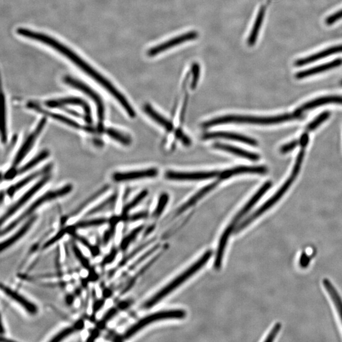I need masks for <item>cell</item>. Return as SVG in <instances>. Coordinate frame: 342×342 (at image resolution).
Masks as SVG:
<instances>
[{
    "label": "cell",
    "mask_w": 342,
    "mask_h": 342,
    "mask_svg": "<svg viewBox=\"0 0 342 342\" xmlns=\"http://www.w3.org/2000/svg\"><path fill=\"white\" fill-rule=\"evenodd\" d=\"M297 175H298V174L292 172L290 178L287 179L283 185L281 187L280 189H279L273 197H271L268 201L266 202L260 208L258 209L256 212H254L253 214H251L248 218H247L246 220H244L242 223L239 224L238 226L236 227L235 229H234L235 233H239V232L243 230V229L247 228L249 224H251L252 222L256 220L259 217H260L262 214L268 211V209L271 208L274 204H276L277 202L281 199V197L284 196V194L286 193V191L288 190V189L290 187L292 183H293L295 179L297 178Z\"/></svg>",
    "instance_id": "7"
},
{
    "label": "cell",
    "mask_w": 342,
    "mask_h": 342,
    "mask_svg": "<svg viewBox=\"0 0 342 342\" xmlns=\"http://www.w3.org/2000/svg\"><path fill=\"white\" fill-rule=\"evenodd\" d=\"M50 179H51V176H50L48 174L44 175L38 182H37L33 186H32L28 191H27L26 193L18 200V201H17L13 206L10 207V209L6 212V213H5L4 215L2 217V225H3L4 223H6L9 219L11 218V217L16 213V212L18 211L25 204H26L40 189H41L42 187L45 185L49 181Z\"/></svg>",
    "instance_id": "9"
},
{
    "label": "cell",
    "mask_w": 342,
    "mask_h": 342,
    "mask_svg": "<svg viewBox=\"0 0 342 342\" xmlns=\"http://www.w3.org/2000/svg\"><path fill=\"white\" fill-rule=\"evenodd\" d=\"M299 144H300V140H294L291 141V143L286 144L285 145H283L281 147L280 149L281 153H288V152L291 151L292 150L296 148Z\"/></svg>",
    "instance_id": "47"
},
{
    "label": "cell",
    "mask_w": 342,
    "mask_h": 342,
    "mask_svg": "<svg viewBox=\"0 0 342 342\" xmlns=\"http://www.w3.org/2000/svg\"><path fill=\"white\" fill-rule=\"evenodd\" d=\"M112 235V229H111V230H108L106 232V233L104 234V243L105 244H107L109 243L110 239H111V238Z\"/></svg>",
    "instance_id": "56"
},
{
    "label": "cell",
    "mask_w": 342,
    "mask_h": 342,
    "mask_svg": "<svg viewBox=\"0 0 342 342\" xmlns=\"http://www.w3.org/2000/svg\"><path fill=\"white\" fill-rule=\"evenodd\" d=\"M267 172L268 169L265 166H238L222 172L219 173V176L222 179H226L238 174L246 173L263 174L267 173Z\"/></svg>",
    "instance_id": "19"
},
{
    "label": "cell",
    "mask_w": 342,
    "mask_h": 342,
    "mask_svg": "<svg viewBox=\"0 0 342 342\" xmlns=\"http://www.w3.org/2000/svg\"><path fill=\"white\" fill-rule=\"evenodd\" d=\"M104 132L106 133L107 135L111 137V138L124 144V145H129L131 143V138L116 129L108 127V128L104 129Z\"/></svg>",
    "instance_id": "31"
},
{
    "label": "cell",
    "mask_w": 342,
    "mask_h": 342,
    "mask_svg": "<svg viewBox=\"0 0 342 342\" xmlns=\"http://www.w3.org/2000/svg\"><path fill=\"white\" fill-rule=\"evenodd\" d=\"M49 156L50 152L48 150H44V151L39 152L36 156L34 157L33 158L30 160L29 162H27L23 166L20 167L19 169H17V167L10 169L9 171L7 172V176L10 179H12L14 178L15 177L20 175V174L27 173V172L36 167L37 165L41 163L44 160L48 158Z\"/></svg>",
    "instance_id": "16"
},
{
    "label": "cell",
    "mask_w": 342,
    "mask_h": 342,
    "mask_svg": "<svg viewBox=\"0 0 342 342\" xmlns=\"http://www.w3.org/2000/svg\"><path fill=\"white\" fill-rule=\"evenodd\" d=\"M342 19V10L338 12H336L333 14H332L331 16L328 17V18L326 20V23L328 26H330L334 23V22L338 21V20Z\"/></svg>",
    "instance_id": "48"
},
{
    "label": "cell",
    "mask_w": 342,
    "mask_h": 342,
    "mask_svg": "<svg viewBox=\"0 0 342 342\" xmlns=\"http://www.w3.org/2000/svg\"><path fill=\"white\" fill-rule=\"evenodd\" d=\"M215 149L221 150V151L229 152V153L235 155L236 156L242 157L250 160L252 161H258L260 159L258 154L252 153V152L245 151V150L238 148V147L229 145V144L217 143L214 144Z\"/></svg>",
    "instance_id": "23"
},
{
    "label": "cell",
    "mask_w": 342,
    "mask_h": 342,
    "mask_svg": "<svg viewBox=\"0 0 342 342\" xmlns=\"http://www.w3.org/2000/svg\"><path fill=\"white\" fill-rule=\"evenodd\" d=\"M169 199V197L168 194L166 193L161 194V196L160 197L156 209L155 210L153 214L154 218H157L161 216L162 212H164V209L166 208L167 204L168 203Z\"/></svg>",
    "instance_id": "37"
},
{
    "label": "cell",
    "mask_w": 342,
    "mask_h": 342,
    "mask_svg": "<svg viewBox=\"0 0 342 342\" xmlns=\"http://www.w3.org/2000/svg\"><path fill=\"white\" fill-rule=\"evenodd\" d=\"M82 326H83V323H82V321H78L77 323L76 324V325H75V328L77 329H81L82 328Z\"/></svg>",
    "instance_id": "58"
},
{
    "label": "cell",
    "mask_w": 342,
    "mask_h": 342,
    "mask_svg": "<svg viewBox=\"0 0 342 342\" xmlns=\"http://www.w3.org/2000/svg\"><path fill=\"white\" fill-rule=\"evenodd\" d=\"M63 81L66 84L72 87L74 89H77L80 91L88 96L95 104L97 109V117H98V126L96 129V131L104 132V122L105 119V114H106V109L103 100L101 96L94 90L93 88L89 87L88 85L84 83V82L80 80L74 78V77L69 76H66L64 77Z\"/></svg>",
    "instance_id": "5"
},
{
    "label": "cell",
    "mask_w": 342,
    "mask_h": 342,
    "mask_svg": "<svg viewBox=\"0 0 342 342\" xmlns=\"http://www.w3.org/2000/svg\"><path fill=\"white\" fill-rule=\"evenodd\" d=\"M46 124V119L43 117L37 123L36 128L29 134L23 144H22L21 148L17 152L16 157L13 162V167H17L21 162L23 161L25 157L27 156L29 152L31 151L32 147L34 146L35 142L37 140L40 134L43 130L44 126Z\"/></svg>",
    "instance_id": "10"
},
{
    "label": "cell",
    "mask_w": 342,
    "mask_h": 342,
    "mask_svg": "<svg viewBox=\"0 0 342 342\" xmlns=\"http://www.w3.org/2000/svg\"><path fill=\"white\" fill-rule=\"evenodd\" d=\"M330 116V113L329 112H324L323 113L319 115V116L316 117L315 120H314L311 124L308 125V126L307 127L306 132L313 131L318 127L319 125L321 123H323L324 121H325Z\"/></svg>",
    "instance_id": "38"
},
{
    "label": "cell",
    "mask_w": 342,
    "mask_h": 342,
    "mask_svg": "<svg viewBox=\"0 0 342 342\" xmlns=\"http://www.w3.org/2000/svg\"><path fill=\"white\" fill-rule=\"evenodd\" d=\"M271 186L272 183L271 181L266 182L265 184H263V186H262L261 188L256 192V193L252 197L251 200L247 202L246 206H245L243 208L240 210V211L236 214L229 225L233 227V228H235L236 224L241 220V219L243 218V216H246V214L251 211L252 207H253L256 204L257 202L262 198V197L269 190V189L271 188Z\"/></svg>",
    "instance_id": "15"
},
{
    "label": "cell",
    "mask_w": 342,
    "mask_h": 342,
    "mask_svg": "<svg viewBox=\"0 0 342 342\" xmlns=\"http://www.w3.org/2000/svg\"><path fill=\"white\" fill-rule=\"evenodd\" d=\"M144 111L152 119L161 125L166 131H172L173 130L174 126L172 122L161 116L151 105L146 104L144 106Z\"/></svg>",
    "instance_id": "28"
},
{
    "label": "cell",
    "mask_w": 342,
    "mask_h": 342,
    "mask_svg": "<svg viewBox=\"0 0 342 342\" xmlns=\"http://www.w3.org/2000/svg\"><path fill=\"white\" fill-rule=\"evenodd\" d=\"M342 59H338L334 60V61L328 62V63L321 65V66L313 67V68L306 70L298 72L296 75L297 79H302L305 78V77L314 76V75L321 73V72L329 71V70L333 69L341 66Z\"/></svg>",
    "instance_id": "21"
},
{
    "label": "cell",
    "mask_w": 342,
    "mask_h": 342,
    "mask_svg": "<svg viewBox=\"0 0 342 342\" xmlns=\"http://www.w3.org/2000/svg\"><path fill=\"white\" fill-rule=\"evenodd\" d=\"M199 76H200V69L198 66L197 67L196 69L194 70L193 81H192L191 83L192 89H194V88H196L197 82L199 81Z\"/></svg>",
    "instance_id": "53"
},
{
    "label": "cell",
    "mask_w": 342,
    "mask_h": 342,
    "mask_svg": "<svg viewBox=\"0 0 342 342\" xmlns=\"http://www.w3.org/2000/svg\"><path fill=\"white\" fill-rule=\"evenodd\" d=\"M158 174L156 169L141 170L127 172H116L112 175V179L116 182H124L136 180L146 178H154Z\"/></svg>",
    "instance_id": "13"
},
{
    "label": "cell",
    "mask_w": 342,
    "mask_h": 342,
    "mask_svg": "<svg viewBox=\"0 0 342 342\" xmlns=\"http://www.w3.org/2000/svg\"><path fill=\"white\" fill-rule=\"evenodd\" d=\"M281 323H276L275 325L274 326L273 329H271L270 333H269L268 336H267L265 341L271 342L274 341V339H275L276 336H277V334H278L279 331L281 330Z\"/></svg>",
    "instance_id": "44"
},
{
    "label": "cell",
    "mask_w": 342,
    "mask_h": 342,
    "mask_svg": "<svg viewBox=\"0 0 342 342\" xmlns=\"http://www.w3.org/2000/svg\"><path fill=\"white\" fill-rule=\"evenodd\" d=\"M217 184H218V182H215V183L209 184V185H207L206 186L204 187L203 188H202L201 190L197 192V193L194 194L193 197H191V198L188 200V201H187L186 203H184L183 205V206L179 207L178 211H177L176 216L183 213L187 209H188L190 208L191 207L194 206L197 202H198L200 200L203 198L206 194L209 193L212 189L215 188Z\"/></svg>",
    "instance_id": "26"
},
{
    "label": "cell",
    "mask_w": 342,
    "mask_h": 342,
    "mask_svg": "<svg viewBox=\"0 0 342 342\" xmlns=\"http://www.w3.org/2000/svg\"><path fill=\"white\" fill-rule=\"evenodd\" d=\"M117 252L116 250H114L113 251L111 252V254L109 255L108 256L106 257V259L104 260V264H109L112 263L116 258Z\"/></svg>",
    "instance_id": "54"
},
{
    "label": "cell",
    "mask_w": 342,
    "mask_h": 342,
    "mask_svg": "<svg viewBox=\"0 0 342 342\" xmlns=\"http://www.w3.org/2000/svg\"><path fill=\"white\" fill-rule=\"evenodd\" d=\"M116 194H113V196L109 197L106 201L102 202V203L99 204L98 206L92 209L91 211L88 212V215L99 213V212H101L102 210L106 209V207L112 206V205L115 203V202L116 201Z\"/></svg>",
    "instance_id": "36"
},
{
    "label": "cell",
    "mask_w": 342,
    "mask_h": 342,
    "mask_svg": "<svg viewBox=\"0 0 342 342\" xmlns=\"http://www.w3.org/2000/svg\"><path fill=\"white\" fill-rule=\"evenodd\" d=\"M219 173L217 171L209 172H176L167 171L165 176L167 179L176 181H202L216 178Z\"/></svg>",
    "instance_id": "12"
},
{
    "label": "cell",
    "mask_w": 342,
    "mask_h": 342,
    "mask_svg": "<svg viewBox=\"0 0 342 342\" xmlns=\"http://www.w3.org/2000/svg\"><path fill=\"white\" fill-rule=\"evenodd\" d=\"M175 136L177 138L180 140L184 145H190L191 141L188 136H186L180 129H177L175 132Z\"/></svg>",
    "instance_id": "45"
},
{
    "label": "cell",
    "mask_w": 342,
    "mask_h": 342,
    "mask_svg": "<svg viewBox=\"0 0 342 342\" xmlns=\"http://www.w3.org/2000/svg\"><path fill=\"white\" fill-rule=\"evenodd\" d=\"M72 186L71 184H67V185L62 187L61 188L56 189V190L50 191L46 192V193L42 194L41 197L37 199L36 201H34L26 211L20 215L18 218L15 219L11 223H10L6 228L2 231V236H3L5 234H8L9 232L16 228L19 224L24 221L25 219H27L31 214L38 209L41 205L46 203L47 202L53 201L54 199L60 198V197L66 196L72 191Z\"/></svg>",
    "instance_id": "4"
},
{
    "label": "cell",
    "mask_w": 342,
    "mask_h": 342,
    "mask_svg": "<svg viewBox=\"0 0 342 342\" xmlns=\"http://www.w3.org/2000/svg\"><path fill=\"white\" fill-rule=\"evenodd\" d=\"M338 53H342V44L335 46L331 47V48L325 50V51L318 52L314 55H312L311 56L306 57V58L298 60L296 62V66L297 67H301L306 66L312 62L319 61V60L324 58L328 56H332V55Z\"/></svg>",
    "instance_id": "22"
},
{
    "label": "cell",
    "mask_w": 342,
    "mask_h": 342,
    "mask_svg": "<svg viewBox=\"0 0 342 342\" xmlns=\"http://www.w3.org/2000/svg\"><path fill=\"white\" fill-rule=\"evenodd\" d=\"M27 107L30 109L34 110V111L38 112L39 114L44 115V116L48 117H51V118L62 122V123L67 125V126L70 127H74V128L76 129L82 128L81 125L79 122L74 121V120L70 118V117L64 116V115L56 113V112L50 111L48 110L42 108L38 104L33 103V102H29L27 104Z\"/></svg>",
    "instance_id": "14"
},
{
    "label": "cell",
    "mask_w": 342,
    "mask_h": 342,
    "mask_svg": "<svg viewBox=\"0 0 342 342\" xmlns=\"http://www.w3.org/2000/svg\"><path fill=\"white\" fill-rule=\"evenodd\" d=\"M147 216H148V213L146 212H141L134 214V215L129 217L128 218L131 221H136L140 220L141 219L145 218Z\"/></svg>",
    "instance_id": "51"
},
{
    "label": "cell",
    "mask_w": 342,
    "mask_h": 342,
    "mask_svg": "<svg viewBox=\"0 0 342 342\" xmlns=\"http://www.w3.org/2000/svg\"><path fill=\"white\" fill-rule=\"evenodd\" d=\"M186 312L181 309H173V310L163 311L151 314L144 317L139 320L138 323L134 324L130 328L127 329L125 334V338H129L140 331L144 327L149 325L156 321L165 320V319H181L185 318Z\"/></svg>",
    "instance_id": "6"
},
{
    "label": "cell",
    "mask_w": 342,
    "mask_h": 342,
    "mask_svg": "<svg viewBox=\"0 0 342 342\" xmlns=\"http://www.w3.org/2000/svg\"><path fill=\"white\" fill-rule=\"evenodd\" d=\"M102 304H103V302L99 301L98 303L96 304V305L94 306V308H95L96 310H99V309L101 308V307L102 306Z\"/></svg>",
    "instance_id": "59"
},
{
    "label": "cell",
    "mask_w": 342,
    "mask_h": 342,
    "mask_svg": "<svg viewBox=\"0 0 342 342\" xmlns=\"http://www.w3.org/2000/svg\"><path fill=\"white\" fill-rule=\"evenodd\" d=\"M234 228L229 225L228 226L225 230H224V233L222 234V236L219 240L218 251H217V254L215 258V261H214V268L216 269H219L221 268L222 265V261H223V259L224 257V251H225L227 243H228V241L229 238V236H231L232 231H233Z\"/></svg>",
    "instance_id": "24"
},
{
    "label": "cell",
    "mask_w": 342,
    "mask_h": 342,
    "mask_svg": "<svg viewBox=\"0 0 342 342\" xmlns=\"http://www.w3.org/2000/svg\"><path fill=\"white\" fill-rule=\"evenodd\" d=\"M205 139L214 138H223L230 139V140L241 142V143L249 144V145L258 146V141L250 137L241 135L240 134L231 133L226 131H216L205 134L203 136Z\"/></svg>",
    "instance_id": "17"
},
{
    "label": "cell",
    "mask_w": 342,
    "mask_h": 342,
    "mask_svg": "<svg viewBox=\"0 0 342 342\" xmlns=\"http://www.w3.org/2000/svg\"><path fill=\"white\" fill-rule=\"evenodd\" d=\"M212 251H207L198 261H196L193 264L189 267V268L186 269L183 273L179 274L178 277L174 279L173 281L170 282L168 284L163 288L161 289L159 292L149 299L145 304H144L143 308L144 309H150L156 305L160 301L164 299L167 296H168L171 292L175 290L179 286L184 283L186 280L190 278L191 277L197 273L200 269H201L206 265L211 258L212 256Z\"/></svg>",
    "instance_id": "3"
},
{
    "label": "cell",
    "mask_w": 342,
    "mask_h": 342,
    "mask_svg": "<svg viewBox=\"0 0 342 342\" xmlns=\"http://www.w3.org/2000/svg\"><path fill=\"white\" fill-rule=\"evenodd\" d=\"M199 37L198 32L196 31H189L186 32L185 34L179 35L178 36L174 37L168 41L162 42V43L158 44L156 46L153 47L147 52V55L149 57H154L157 56L162 52L167 51L172 47L176 46L183 43L184 42L191 41Z\"/></svg>",
    "instance_id": "11"
},
{
    "label": "cell",
    "mask_w": 342,
    "mask_h": 342,
    "mask_svg": "<svg viewBox=\"0 0 342 342\" xmlns=\"http://www.w3.org/2000/svg\"><path fill=\"white\" fill-rule=\"evenodd\" d=\"M341 85H342V80H341Z\"/></svg>",
    "instance_id": "61"
},
{
    "label": "cell",
    "mask_w": 342,
    "mask_h": 342,
    "mask_svg": "<svg viewBox=\"0 0 342 342\" xmlns=\"http://www.w3.org/2000/svg\"><path fill=\"white\" fill-rule=\"evenodd\" d=\"M148 191L146 190H143V191L140 192V193H139L133 201L127 204L126 206H125L123 209H122V218L124 219L127 218L128 212L130 211L131 209H134V207L138 206V205L145 198L147 194H148Z\"/></svg>",
    "instance_id": "32"
},
{
    "label": "cell",
    "mask_w": 342,
    "mask_h": 342,
    "mask_svg": "<svg viewBox=\"0 0 342 342\" xmlns=\"http://www.w3.org/2000/svg\"><path fill=\"white\" fill-rule=\"evenodd\" d=\"M2 106H3V122H2L1 138L3 143H6L8 139V132H7V114L6 97L4 93H2Z\"/></svg>",
    "instance_id": "34"
},
{
    "label": "cell",
    "mask_w": 342,
    "mask_h": 342,
    "mask_svg": "<svg viewBox=\"0 0 342 342\" xmlns=\"http://www.w3.org/2000/svg\"><path fill=\"white\" fill-rule=\"evenodd\" d=\"M107 219L106 218H98L90 219V220L81 221L74 224V229L76 228H88L91 227L99 226L106 224Z\"/></svg>",
    "instance_id": "33"
},
{
    "label": "cell",
    "mask_w": 342,
    "mask_h": 342,
    "mask_svg": "<svg viewBox=\"0 0 342 342\" xmlns=\"http://www.w3.org/2000/svg\"><path fill=\"white\" fill-rule=\"evenodd\" d=\"M143 229V226H140L134 229L133 231H131L130 233L128 234L126 237L122 239L121 243V249L122 251H126V250L128 248L129 245L131 244V242L136 238V237L138 236V234L140 233L142 231V229Z\"/></svg>",
    "instance_id": "35"
},
{
    "label": "cell",
    "mask_w": 342,
    "mask_h": 342,
    "mask_svg": "<svg viewBox=\"0 0 342 342\" xmlns=\"http://www.w3.org/2000/svg\"><path fill=\"white\" fill-rule=\"evenodd\" d=\"M52 168V165L48 164L46 166L44 167L43 168L39 170V171L34 172V173H32L30 174V175L26 176V178L17 182L16 184H12V186H10L9 188L7 189V194L12 198L17 191H19L20 189L22 188H24V186H26L27 184H28L30 183V182L33 181L34 179L38 178L39 176L46 175V174H48V172L51 171Z\"/></svg>",
    "instance_id": "18"
},
{
    "label": "cell",
    "mask_w": 342,
    "mask_h": 342,
    "mask_svg": "<svg viewBox=\"0 0 342 342\" xmlns=\"http://www.w3.org/2000/svg\"><path fill=\"white\" fill-rule=\"evenodd\" d=\"M109 187V186H104V188H102L101 189H100L99 191H97L95 194H94L93 196H92L91 197L87 200L86 201H85L82 203L81 206L78 207L76 210V211L74 212V215L79 213L81 211V210L84 209L88 205L91 204L92 202L95 201L96 199H98L100 196H101L102 194H104L105 192L108 190Z\"/></svg>",
    "instance_id": "39"
},
{
    "label": "cell",
    "mask_w": 342,
    "mask_h": 342,
    "mask_svg": "<svg viewBox=\"0 0 342 342\" xmlns=\"http://www.w3.org/2000/svg\"><path fill=\"white\" fill-rule=\"evenodd\" d=\"M308 142H309V135L308 134V132H306V133H304L303 135H302L301 138L300 139V144L302 148H306L307 145H308Z\"/></svg>",
    "instance_id": "55"
},
{
    "label": "cell",
    "mask_w": 342,
    "mask_h": 342,
    "mask_svg": "<svg viewBox=\"0 0 342 342\" xmlns=\"http://www.w3.org/2000/svg\"><path fill=\"white\" fill-rule=\"evenodd\" d=\"M36 219V216L31 217V218H29L26 221V223L21 227L18 231H17L16 233L13 234L12 236L10 237L9 238L6 239V240L2 241L1 243V251H4L5 250L8 249L9 247H11L12 245L18 241L20 238H21L28 231L29 229L31 228Z\"/></svg>",
    "instance_id": "25"
},
{
    "label": "cell",
    "mask_w": 342,
    "mask_h": 342,
    "mask_svg": "<svg viewBox=\"0 0 342 342\" xmlns=\"http://www.w3.org/2000/svg\"><path fill=\"white\" fill-rule=\"evenodd\" d=\"M264 15H265V9L262 7L259 12L258 16H257L253 28H252L251 34L249 37L248 44L250 46H253L256 43L259 31H260L262 24H263Z\"/></svg>",
    "instance_id": "30"
},
{
    "label": "cell",
    "mask_w": 342,
    "mask_h": 342,
    "mask_svg": "<svg viewBox=\"0 0 342 342\" xmlns=\"http://www.w3.org/2000/svg\"><path fill=\"white\" fill-rule=\"evenodd\" d=\"M61 109L62 111L66 112V113L71 115L73 117H77V118H82L83 119L84 118L83 114L82 115L79 112L74 111V110L70 109L69 107H61Z\"/></svg>",
    "instance_id": "49"
},
{
    "label": "cell",
    "mask_w": 342,
    "mask_h": 342,
    "mask_svg": "<svg viewBox=\"0 0 342 342\" xmlns=\"http://www.w3.org/2000/svg\"><path fill=\"white\" fill-rule=\"evenodd\" d=\"M323 283L324 288H326L327 291L331 296L332 301H333L334 305L336 306V309L341 319L342 323V299L339 296L338 291H337L333 284L328 279H324Z\"/></svg>",
    "instance_id": "29"
},
{
    "label": "cell",
    "mask_w": 342,
    "mask_h": 342,
    "mask_svg": "<svg viewBox=\"0 0 342 342\" xmlns=\"http://www.w3.org/2000/svg\"><path fill=\"white\" fill-rule=\"evenodd\" d=\"M74 329L72 328H67L64 329L63 331H62L61 333L57 334L56 336L54 337L53 339H51L52 341H61L62 339L66 338V337L71 335V334L73 333Z\"/></svg>",
    "instance_id": "41"
},
{
    "label": "cell",
    "mask_w": 342,
    "mask_h": 342,
    "mask_svg": "<svg viewBox=\"0 0 342 342\" xmlns=\"http://www.w3.org/2000/svg\"><path fill=\"white\" fill-rule=\"evenodd\" d=\"M152 240L146 242L145 243H144L143 245H141V246H139L138 247V248L136 249L133 251V252H131V254H129L128 256L126 257V258H125L123 260L121 261V264H120V265L121 266H124L125 264H126L127 262H128L129 261H130L132 258H133V257L135 256L136 255L138 254L139 252L141 251L142 250H143L146 246H149L150 244L152 243Z\"/></svg>",
    "instance_id": "40"
},
{
    "label": "cell",
    "mask_w": 342,
    "mask_h": 342,
    "mask_svg": "<svg viewBox=\"0 0 342 342\" xmlns=\"http://www.w3.org/2000/svg\"><path fill=\"white\" fill-rule=\"evenodd\" d=\"M303 114L295 112L294 114H286L275 117H255L247 116H225L210 120L204 123V127H212L228 123H241L258 125H271L301 119Z\"/></svg>",
    "instance_id": "2"
},
{
    "label": "cell",
    "mask_w": 342,
    "mask_h": 342,
    "mask_svg": "<svg viewBox=\"0 0 342 342\" xmlns=\"http://www.w3.org/2000/svg\"><path fill=\"white\" fill-rule=\"evenodd\" d=\"M98 334H99V332H98V331H93V333H92V334H91V336H90V337H91V338L89 339H88V340H93V338H96V337L97 336V335H98Z\"/></svg>",
    "instance_id": "60"
},
{
    "label": "cell",
    "mask_w": 342,
    "mask_h": 342,
    "mask_svg": "<svg viewBox=\"0 0 342 342\" xmlns=\"http://www.w3.org/2000/svg\"><path fill=\"white\" fill-rule=\"evenodd\" d=\"M73 251L75 255L77 257V258L79 259V261L81 262V264L85 268H88L89 263L88 261L87 260L86 258H84L83 255H82V252L80 251V250L77 248V247H73Z\"/></svg>",
    "instance_id": "46"
},
{
    "label": "cell",
    "mask_w": 342,
    "mask_h": 342,
    "mask_svg": "<svg viewBox=\"0 0 342 342\" xmlns=\"http://www.w3.org/2000/svg\"><path fill=\"white\" fill-rule=\"evenodd\" d=\"M328 104H342V96H328L321 97V98L314 100V101L309 102L308 103L304 104L300 108L297 109L296 112L299 114H303L304 112H306L309 111V110L316 108V107Z\"/></svg>",
    "instance_id": "20"
},
{
    "label": "cell",
    "mask_w": 342,
    "mask_h": 342,
    "mask_svg": "<svg viewBox=\"0 0 342 342\" xmlns=\"http://www.w3.org/2000/svg\"><path fill=\"white\" fill-rule=\"evenodd\" d=\"M1 288L2 290L10 298L13 299L14 301H16L19 304L26 309L29 313L34 314L37 313L36 307L33 304L30 303L27 299L24 298L23 297L17 293L16 291L12 290V289L8 288L6 286L2 285Z\"/></svg>",
    "instance_id": "27"
},
{
    "label": "cell",
    "mask_w": 342,
    "mask_h": 342,
    "mask_svg": "<svg viewBox=\"0 0 342 342\" xmlns=\"http://www.w3.org/2000/svg\"><path fill=\"white\" fill-rule=\"evenodd\" d=\"M66 233V229H62V230L60 231L59 233H57L56 236H54L53 238H51V239H49V240L44 245L43 248L46 249L48 248L49 247H51L52 245H53L56 243V242L58 241L60 239L63 238L64 234Z\"/></svg>",
    "instance_id": "43"
},
{
    "label": "cell",
    "mask_w": 342,
    "mask_h": 342,
    "mask_svg": "<svg viewBox=\"0 0 342 342\" xmlns=\"http://www.w3.org/2000/svg\"><path fill=\"white\" fill-rule=\"evenodd\" d=\"M45 106L48 108L52 109H61V107L68 106L81 107L83 111L85 122L88 124H91L93 122L90 106L86 101L79 97L69 96L56 100H50L45 102Z\"/></svg>",
    "instance_id": "8"
},
{
    "label": "cell",
    "mask_w": 342,
    "mask_h": 342,
    "mask_svg": "<svg viewBox=\"0 0 342 342\" xmlns=\"http://www.w3.org/2000/svg\"><path fill=\"white\" fill-rule=\"evenodd\" d=\"M16 139H12L11 145H9V148L7 149L6 152H5V154L3 155V156H2V163H3L4 161H6V159L8 158L10 153H11V152L12 151V149H13L15 144L16 143Z\"/></svg>",
    "instance_id": "52"
},
{
    "label": "cell",
    "mask_w": 342,
    "mask_h": 342,
    "mask_svg": "<svg viewBox=\"0 0 342 342\" xmlns=\"http://www.w3.org/2000/svg\"><path fill=\"white\" fill-rule=\"evenodd\" d=\"M17 34L20 36L27 37V38L34 40V41L42 42L46 45L51 47L59 53L62 55L66 58L71 61L72 63L76 65L82 71L88 76L101 85L103 88L109 92L120 105L123 107L129 115V117L134 118L136 116V112L134 111L133 107H131L129 102L127 101L126 97L120 92L117 88L114 86L108 79L105 77L94 69L90 65L85 62L83 59L81 58L78 55L75 53L69 47L64 45L63 43L58 41L53 37L50 36L48 35L42 33V32L32 31L28 29L19 27L17 29Z\"/></svg>",
    "instance_id": "1"
},
{
    "label": "cell",
    "mask_w": 342,
    "mask_h": 342,
    "mask_svg": "<svg viewBox=\"0 0 342 342\" xmlns=\"http://www.w3.org/2000/svg\"><path fill=\"white\" fill-rule=\"evenodd\" d=\"M116 313V310L115 309H111V311H109L108 313L106 314V316H105L104 321H106L111 319L112 316H114Z\"/></svg>",
    "instance_id": "57"
},
{
    "label": "cell",
    "mask_w": 342,
    "mask_h": 342,
    "mask_svg": "<svg viewBox=\"0 0 342 342\" xmlns=\"http://www.w3.org/2000/svg\"><path fill=\"white\" fill-rule=\"evenodd\" d=\"M159 245H157V246L154 247L153 248L149 250V251H147L145 254L143 255V256H141V258H139L138 259V261L135 262V263L133 264V266L131 267V269L135 268L137 265H138V264H140L141 262L145 260L147 258H149V256H151L152 254L154 253V252L159 248Z\"/></svg>",
    "instance_id": "42"
},
{
    "label": "cell",
    "mask_w": 342,
    "mask_h": 342,
    "mask_svg": "<svg viewBox=\"0 0 342 342\" xmlns=\"http://www.w3.org/2000/svg\"><path fill=\"white\" fill-rule=\"evenodd\" d=\"M299 263H300L301 268H306L310 263V258H309L308 255L306 253L302 254Z\"/></svg>",
    "instance_id": "50"
}]
</instances>
